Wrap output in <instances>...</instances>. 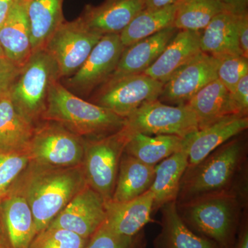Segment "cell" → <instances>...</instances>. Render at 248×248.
Here are the masks:
<instances>
[{
  "instance_id": "cell-1",
  "label": "cell",
  "mask_w": 248,
  "mask_h": 248,
  "mask_svg": "<svg viewBox=\"0 0 248 248\" xmlns=\"http://www.w3.org/2000/svg\"><path fill=\"white\" fill-rule=\"evenodd\" d=\"M86 184L83 165L54 168L30 162L8 192L19 194L27 201L37 234L48 228Z\"/></svg>"
},
{
  "instance_id": "cell-2",
  "label": "cell",
  "mask_w": 248,
  "mask_h": 248,
  "mask_svg": "<svg viewBox=\"0 0 248 248\" xmlns=\"http://www.w3.org/2000/svg\"><path fill=\"white\" fill-rule=\"evenodd\" d=\"M247 155L246 142L234 138L198 164L187 166L181 180L177 203L213 194L242 192L241 177Z\"/></svg>"
},
{
  "instance_id": "cell-3",
  "label": "cell",
  "mask_w": 248,
  "mask_h": 248,
  "mask_svg": "<svg viewBox=\"0 0 248 248\" xmlns=\"http://www.w3.org/2000/svg\"><path fill=\"white\" fill-rule=\"evenodd\" d=\"M242 192L231 191L177 203L178 213L196 234L221 248H234L242 220Z\"/></svg>"
},
{
  "instance_id": "cell-4",
  "label": "cell",
  "mask_w": 248,
  "mask_h": 248,
  "mask_svg": "<svg viewBox=\"0 0 248 248\" xmlns=\"http://www.w3.org/2000/svg\"><path fill=\"white\" fill-rule=\"evenodd\" d=\"M41 121L57 122L84 140L117 133L125 124V118L73 94L60 80L50 88Z\"/></svg>"
},
{
  "instance_id": "cell-5",
  "label": "cell",
  "mask_w": 248,
  "mask_h": 248,
  "mask_svg": "<svg viewBox=\"0 0 248 248\" xmlns=\"http://www.w3.org/2000/svg\"><path fill=\"white\" fill-rule=\"evenodd\" d=\"M60 79L55 60L45 48L38 49L21 68L10 97L18 112L35 125L45 110L50 88Z\"/></svg>"
},
{
  "instance_id": "cell-6",
  "label": "cell",
  "mask_w": 248,
  "mask_h": 248,
  "mask_svg": "<svg viewBox=\"0 0 248 248\" xmlns=\"http://www.w3.org/2000/svg\"><path fill=\"white\" fill-rule=\"evenodd\" d=\"M43 122L35 125L27 146L31 162L54 168L82 165L84 139L57 122Z\"/></svg>"
},
{
  "instance_id": "cell-7",
  "label": "cell",
  "mask_w": 248,
  "mask_h": 248,
  "mask_svg": "<svg viewBox=\"0 0 248 248\" xmlns=\"http://www.w3.org/2000/svg\"><path fill=\"white\" fill-rule=\"evenodd\" d=\"M128 137L121 129L117 133L85 139L83 168L86 182L105 202L112 199L121 158Z\"/></svg>"
},
{
  "instance_id": "cell-8",
  "label": "cell",
  "mask_w": 248,
  "mask_h": 248,
  "mask_svg": "<svg viewBox=\"0 0 248 248\" xmlns=\"http://www.w3.org/2000/svg\"><path fill=\"white\" fill-rule=\"evenodd\" d=\"M164 84L144 73L111 78L94 91L91 102L120 117H128L159 99Z\"/></svg>"
},
{
  "instance_id": "cell-9",
  "label": "cell",
  "mask_w": 248,
  "mask_h": 248,
  "mask_svg": "<svg viewBox=\"0 0 248 248\" xmlns=\"http://www.w3.org/2000/svg\"><path fill=\"white\" fill-rule=\"evenodd\" d=\"M197 118L187 104L167 105L159 99L147 103L125 118L127 134L170 135L184 138L198 130Z\"/></svg>"
},
{
  "instance_id": "cell-10",
  "label": "cell",
  "mask_w": 248,
  "mask_h": 248,
  "mask_svg": "<svg viewBox=\"0 0 248 248\" xmlns=\"http://www.w3.org/2000/svg\"><path fill=\"white\" fill-rule=\"evenodd\" d=\"M102 36L90 30L78 17L62 23L43 48L58 65L60 79H64L79 69Z\"/></svg>"
},
{
  "instance_id": "cell-11",
  "label": "cell",
  "mask_w": 248,
  "mask_h": 248,
  "mask_svg": "<svg viewBox=\"0 0 248 248\" xmlns=\"http://www.w3.org/2000/svg\"><path fill=\"white\" fill-rule=\"evenodd\" d=\"M124 48L120 34L103 35L79 69L60 82L79 97L89 95L112 76Z\"/></svg>"
},
{
  "instance_id": "cell-12",
  "label": "cell",
  "mask_w": 248,
  "mask_h": 248,
  "mask_svg": "<svg viewBox=\"0 0 248 248\" xmlns=\"http://www.w3.org/2000/svg\"><path fill=\"white\" fill-rule=\"evenodd\" d=\"M105 203L104 199L86 184L48 227L62 228L89 239L106 221Z\"/></svg>"
},
{
  "instance_id": "cell-13",
  "label": "cell",
  "mask_w": 248,
  "mask_h": 248,
  "mask_svg": "<svg viewBox=\"0 0 248 248\" xmlns=\"http://www.w3.org/2000/svg\"><path fill=\"white\" fill-rule=\"evenodd\" d=\"M220 60L201 52L179 68L163 86L160 102L182 105L209 83L217 79Z\"/></svg>"
},
{
  "instance_id": "cell-14",
  "label": "cell",
  "mask_w": 248,
  "mask_h": 248,
  "mask_svg": "<svg viewBox=\"0 0 248 248\" xmlns=\"http://www.w3.org/2000/svg\"><path fill=\"white\" fill-rule=\"evenodd\" d=\"M146 8V0H104L85 6L79 19L90 30L102 35L120 34Z\"/></svg>"
},
{
  "instance_id": "cell-15",
  "label": "cell",
  "mask_w": 248,
  "mask_h": 248,
  "mask_svg": "<svg viewBox=\"0 0 248 248\" xmlns=\"http://www.w3.org/2000/svg\"><path fill=\"white\" fill-rule=\"evenodd\" d=\"M248 128V116L229 115L205 128L198 129L184 138L188 154V166H195L223 143Z\"/></svg>"
},
{
  "instance_id": "cell-16",
  "label": "cell",
  "mask_w": 248,
  "mask_h": 248,
  "mask_svg": "<svg viewBox=\"0 0 248 248\" xmlns=\"http://www.w3.org/2000/svg\"><path fill=\"white\" fill-rule=\"evenodd\" d=\"M0 223L8 248H29L37 235L29 204L15 192L0 199Z\"/></svg>"
},
{
  "instance_id": "cell-17",
  "label": "cell",
  "mask_w": 248,
  "mask_h": 248,
  "mask_svg": "<svg viewBox=\"0 0 248 248\" xmlns=\"http://www.w3.org/2000/svg\"><path fill=\"white\" fill-rule=\"evenodd\" d=\"M154 195L151 190L133 200L124 202H106V223L122 236H133L143 231L148 223H153Z\"/></svg>"
},
{
  "instance_id": "cell-18",
  "label": "cell",
  "mask_w": 248,
  "mask_h": 248,
  "mask_svg": "<svg viewBox=\"0 0 248 248\" xmlns=\"http://www.w3.org/2000/svg\"><path fill=\"white\" fill-rule=\"evenodd\" d=\"M27 0H16L0 27V42L6 58L22 68L32 53Z\"/></svg>"
},
{
  "instance_id": "cell-19",
  "label": "cell",
  "mask_w": 248,
  "mask_h": 248,
  "mask_svg": "<svg viewBox=\"0 0 248 248\" xmlns=\"http://www.w3.org/2000/svg\"><path fill=\"white\" fill-rule=\"evenodd\" d=\"M201 32L177 31L156 61L146 71V76L165 84L179 68L201 53Z\"/></svg>"
},
{
  "instance_id": "cell-20",
  "label": "cell",
  "mask_w": 248,
  "mask_h": 248,
  "mask_svg": "<svg viewBox=\"0 0 248 248\" xmlns=\"http://www.w3.org/2000/svg\"><path fill=\"white\" fill-rule=\"evenodd\" d=\"M177 31L174 27L166 28L125 47L110 78L143 73L159 58Z\"/></svg>"
},
{
  "instance_id": "cell-21",
  "label": "cell",
  "mask_w": 248,
  "mask_h": 248,
  "mask_svg": "<svg viewBox=\"0 0 248 248\" xmlns=\"http://www.w3.org/2000/svg\"><path fill=\"white\" fill-rule=\"evenodd\" d=\"M159 210L161 228L153 242L154 248H221L186 226L178 213L176 201L165 204Z\"/></svg>"
},
{
  "instance_id": "cell-22",
  "label": "cell",
  "mask_w": 248,
  "mask_h": 248,
  "mask_svg": "<svg viewBox=\"0 0 248 248\" xmlns=\"http://www.w3.org/2000/svg\"><path fill=\"white\" fill-rule=\"evenodd\" d=\"M202 53L221 59L243 55L240 50L236 29V14L225 11L212 19L201 32Z\"/></svg>"
},
{
  "instance_id": "cell-23",
  "label": "cell",
  "mask_w": 248,
  "mask_h": 248,
  "mask_svg": "<svg viewBox=\"0 0 248 248\" xmlns=\"http://www.w3.org/2000/svg\"><path fill=\"white\" fill-rule=\"evenodd\" d=\"M188 154L185 147L155 166L151 188L154 195L153 213L165 204L177 201L183 174L187 166Z\"/></svg>"
},
{
  "instance_id": "cell-24",
  "label": "cell",
  "mask_w": 248,
  "mask_h": 248,
  "mask_svg": "<svg viewBox=\"0 0 248 248\" xmlns=\"http://www.w3.org/2000/svg\"><path fill=\"white\" fill-rule=\"evenodd\" d=\"M186 104L195 114L199 129L233 115L230 92L218 79L204 86Z\"/></svg>"
},
{
  "instance_id": "cell-25",
  "label": "cell",
  "mask_w": 248,
  "mask_h": 248,
  "mask_svg": "<svg viewBox=\"0 0 248 248\" xmlns=\"http://www.w3.org/2000/svg\"><path fill=\"white\" fill-rule=\"evenodd\" d=\"M155 166H148L123 153L111 201L124 202L133 200L151 188Z\"/></svg>"
},
{
  "instance_id": "cell-26",
  "label": "cell",
  "mask_w": 248,
  "mask_h": 248,
  "mask_svg": "<svg viewBox=\"0 0 248 248\" xmlns=\"http://www.w3.org/2000/svg\"><path fill=\"white\" fill-rule=\"evenodd\" d=\"M125 134L128 141L124 153L148 166H156L184 147V138L176 135Z\"/></svg>"
},
{
  "instance_id": "cell-27",
  "label": "cell",
  "mask_w": 248,
  "mask_h": 248,
  "mask_svg": "<svg viewBox=\"0 0 248 248\" xmlns=\"http://www.w3.org/2000/svg\"><path fill=\"white\" fill-rule=\"evenodd\" d=\"M63 0H29L27 14L32 52L43 48L49 38L64 22Z\"/></svg>"
},
{
  "instance_id": "cell-28",
  "label": "cell",
  "mask_w": 248,
  "mask_h": 248,
  "mask_svg": "<svg viewBox=\"0 0 248 248\" xmlns=\"http://www.w3.org/2000/svg\"><path fill=\"white\" fill-rule=\"evenodd\" d=\"M34 128L15 107L9 92L0 97V151L27 150Z\"/></svg>"
},
{
  "instance_id": "cell-29",
  "label": "cell",
  "mask_w": 248,
  "mask_h": 248,
  "mask_svg": "<svg viewBox=\"0 0 248 248\" xmlns=\"http://www.w3.org/2000/svg\"><path fill=\"white\" fill-rule=\"evenodd\" d=\"M179 4L161 9H143L120 34L122 45L128 46L166 28L173 27Z\"/></svg>"
},
{
  "instance_id": "cell-30",
  "label": "cell",
  "mask_w": 248,
  "mask_h": 248,
  "mask_svg": "<svg viewBox=\"0 0 248 248\" xmlns=\"http://www.w3.org/2000/svg\"><path fill=\"white\" fill-rule=\"evenodd\" d=\"M226 11L219 0H183L173 27L178 31L202 32L215 16Z\"/></svg>"
},
{
  "instance_id": "cell-31",
  "label": "cell",
  "mask_w": 248,
  "mask_h": 248,
  "mask_svg": "<svg viewBox=\"0 0 248 248\" xmlns=\"http://www.w3.org/2000/svg\"><path fill=\"white\" fill-rule=\"evenodd\" d=\"M144 232L133 236H122L112 231L106 222L89 238L84 248H146Z\"/></svg>"
},
{
  "instance_id": "cell-32",
  "label": "cell",
  "mask_w": 248,
  "mask_h": 248,
  "mask_svg": "<svg viewBox=\"0 0 248 248\" xmlns=\"http://www.w3.org/2000/svg\"><path fill=\"white\" fill-rule=\"evenodd\" d=\"M30 162L27 150L0 151V199L7 193L10 187Z\"/></svg>"
},
{
  "instance_id": "cell-33",
  "label": "cell",
  "mask_w": 248,
  "mask_h": 248,
  "mask_svg": "<svg viewBox=\"0 0 248 248\" xmlns=\"http://www.w3.org/2000/svg\"><path fill=\"white\" fill-rule=\"evenodd\" d=\"M89 239L73 232L48 227L36 235L29 248H84Z\"/></svg>"
},
{
  "instance_id": "cell-34",
  "label": "cell",
  "mask_w": 248,
  "mask_h": 248,
  "mask_svg": "<svg viewBox=\"0 0 248 248\" xmlns=\"http://www.w3.org/2000/svg\"><path fill=\"white\" fill-rule=\"evenodd\" d=\"M217 75L228 91L233 92L240 80L248 75V59L243 55L221 59Z\"/></svg>"
},
{
  "instance_id": "cell-35",
  "label": "cell",
  "mask_w": 248,
  "mask_h": 248,
  "mask_svg": "<svg viewBox=\"0 0 248 248\" xmlns=\"http://www.w3.org/2000/svg\"><path fill=\"white\" fill-rule=\"evenodd\" d=\"M230 101L233 115L248 116V75L240 80L233 92L230 93Z\"/></svg>"
},
{
  "instance_id": "cell-36",
  "label": "cell",
  "mask_w": 248,
  "mask_h": 248,
  "mask_svg": "<svg viewBox=\"0 0 248 248\" xmlns=\"http://www.w3.org/2000/svg\"><path fill=\"white\" fill-rule=\"evenodd\" d=\"M20 69L8 59L0 60V97L9 92Z\"/></svg>"
},
{
  "instance_id": "cell-37",
  "label": "cell",
  "mask_w": 248,
  "mask_h": 248,
  "mask_svg": "<svg viewBox=\"0 0 248 248\" xmlns=\"http://www.w3.org/2000/svg\"><path fill=\"white\" fill-rule=\"evenodd\" d=\"M236 29L238 42L243 56L248 58V11L236 14Z\"/></svg>"
},
{
  "instance_id": "cell-38",
  "label": "cell",
  "mask_w": 248,
  "mask_h": 248,
  "mask_svg": "<svg viewBox=\"0 0 248 248\" xmlns=\"http://www.w3.org/2000/svg\"><path fill=\"white\" fill-rule=\"evenodd\" d=\"M234 248H248V217L243 215Z\"/></svg>"
},
{
  "instance_id": "cell-39",
  "label": "cell",
  "mask_w": 248,
  "mask_h": 248,
  "mask_svg": "<svg viewBox=\"0 0 248 248\" xmlns=\"http://www.w3.org/2000/svg\"><path fill=\"white\" fill-rule=\"evenodd\" d=\"M226 11L234 14L248 11V0H219Z\"/></svg>"
},
{
  "instance_id": "cell-40",
  "label": "cell",
  "mask_w": 248,
  "mask_h": 248,
  "mask_svg": "<svg viewBox=\"0 0 248 248\" xmlns=\"http://www.w3.org/2000/svg\"><path fill=\"white\" fill-rule=\"evenodd\" d=\"M182 1L183 0H146V8L145 9H161V8L178 4Z\"/></svg>"
},
{
  "instance_id": "cell-41",
  "label": "cell",
  "mask_w": 248,
  "mask_h": 248,
  "mask_svg": "<svg viewBox=\"0 0 248 248\" xmlns=\"http://www.w3.org/2000/svg\"><path fill=\"white\" fill-rule=\"evenodd\" d=\"M16 0H0V27L7 17Z\"/></svg>"
},
{
  "instance_id": "cell-42",
  "label": "cell",
  "mask_w": 248,
  "mask_h": 248,
  "mask_svg": "<svg viewBox=\"0 0 248 248\" xmlns=\"http://www.w3.org/2000/svg\"><path fill=\"white\" fill-rule=\"evenodd\" d=\"M0 248H8L4 234H3L2 230H1V223H0Z\"/></svg>"
},
{
  "instance_id": "cell-43",
  "label": "cell",
  "mask_w": 248,
  "mask_h": 248,
  "mask_svg": "<svg viewBox=\"0 0 248 248\" xmlns=\"http://www.w3.org/2000/svg\"><path fill=\"white\" fill-rule=\"evenodd\" d=\"M4 59L7 58H6V55H5L4 50H3L2 46H1V42H0V60H4Z\"/></svg>"
},
{
  "instance_id": "cell-44",
  "label": "cell",
  "mask_w": 248,
  "mask_h": 248,
  "mask_svg": "<svg viewBox=\"0 0 248 248\" xmlns=\"http://www.w3.org/2000/svg\"><path fill=\"white\" fill-rule=\"evenodd\" d=\"M27 1H29V0H27Z\"/></svg>"
}]
</instances>
